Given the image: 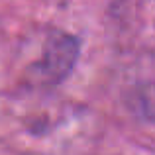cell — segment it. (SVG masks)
Masks as SVG:
<instances>
[{"label":"cell","mask_w":155,"mask_h":155,"mask_svg":"<svg viewBox=\"0 0 155 155\" xmlns=\"http://www.w3.org/2000/svg\"><path fill=\"white\" fill-rule=\"evenodd\" d=\"M81 53V41L69 31H55L43 43L39 57V75L47 84H61L73 73Z\"/></svg>","instance_id":"cell-1"}]
</instances>
